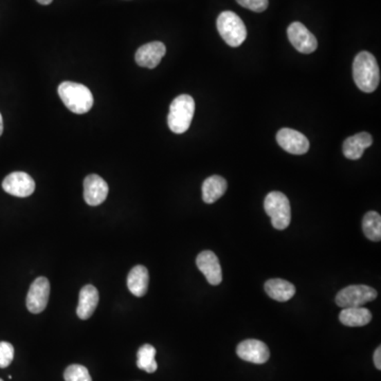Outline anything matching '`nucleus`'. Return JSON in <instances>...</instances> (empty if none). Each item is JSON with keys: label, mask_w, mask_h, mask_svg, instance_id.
<instances>
[{"label": "nucleus", "mask_w": 381, "mask_h": 381, "mask_svg": "<svg viewBox=\"0 0 381 381\" xmlns=\"http://www.w3.org/2000/svg\"><path fill=\"white\" fill-rule=\"evenodd\" d=\"M236 354L239 358L255 364H263L270 357L268 346L264 342L255 339H248L237 345Z\"/></svg>", "instance_id": "nucleus-11"}, {"label": "nucleus", "mask_w": 381, "mask_h": 381, "mask_svg": "<svg viewBox=\"0 0 381 381\" xmlns=\"http://www.w3.org/2000/svg\"><path fill=\"white\" fill-rule=\"evenodd\" d=\"M265 291L273 300L279 302H286L290 300L295 293L296 287L293 286L288 281L282 279H272L265 283Z\"/></svg>", "instance_id": "nucleus-18"}, {"label": "nucleus", "mask_w": 381, "mask_h": 381, "mask_svg": "<svg viewBox=\"0 0 381 381\" xmlns=\"http://www.w3.org/2000/svg\"><path fill=\"white\" fill-rule=\"evenodd\" d=\"M340 322L350 327L364 326L372 320V314L364 307H349L343 308L340 313Z\"/></svg>", "instance_id": "nucleus-19"}, {"label": "nucleus", "mask_w": 381, "mask_h": 381, "mask_svg": "<svg viewBox=\"0 0 381 381\" xmlns=\"http://www.w3.org/2000/svg\"><path fill=\"white\" fill-rule=\"evenodd\" d=\"M109 191L106 181L97 175H89L84 180V199L87 205L93 207L101 205L107 198Z\"/></svg>", "instance_id": "nucleus-13"}, {"label": "nucleus", "mask_w": 381, "mask_h": 381, "mask_svg": "<svg viewBox=\"0 0 381 381\" xmlns=\"http://www.w3.org/2000/svg\"><path fill=\"white\" fill-rule=\"evenodd\" d=\"M279 145L287 153L292 155H304L309 151L308 139L300 131L292 129H282L277 133Z\"/></svg>", "instance_id": "nucleus-9"}, {"label": "nucleus", "mask_w": 381, "mask_h": 381, "mask_svg": "<svg viewBox=\"0 0 381 381\" xmlns=\"http://www.w3.org/2000/svg\"><path fill=\"white\" fill-rule=\"evenodd\" d=\"M363 232L369 239L379 241L381 239V216L375 211H370L363 217Z\"/></svg>", "instance_id": "nucleus-22"}, {"label": "nucleus", "mask_w": 381, "mask_h": 381, "mask_svg": "<svg viewBox=\"0 0 381 381\" xmlns=\"http://www.w3.org/2000/svg\"><path fill=\"white\" fill-rule=\"evenodd\" d=\"M37 3H41V5L48 6L53 1V0H37Z\"/></svg>", "instance_id": "nucleus-27"}, {"label": "nucleus", "mask_w": 381, "mask_h": 381, "mask_svg": "<svg viewBox=\"0 0 381 381\" xmlns=\"http://www.w3.org/2000/svg\"><path fill=\"white\" fill-rule=\"evenodd\" d=\"M195 113V101L191 95H181L173 100L167 115V124L173 133H185L191 127Z\"/></svg>", "instance_id": "nucleus-3"}, {"label": "nucleus", "mask_w": 381, "mask_h": 381, "mask_svg": "<svg viewBox=\"0 0 381 381\" xmlns=\"http://www.w3.org/2000/svg\"><path fill=\"white\" fill-rule=\"evenodd\" d=\"M373 145L372 136L369 133H359L349 137L343 142V155L350 160H358L366 149Z\"/></svg>", "instance_id": "nucleus-15"}, {"label": "nucleus", "mask_w": 381, "mask_h": 381, "mask_svg": "<svg viewBox=\"0 0 381 381\" xmlns=\"http://www.w3.org/2000/svg\"><path fill=\"white\" fill-rule=\"evenodd\" d=\"M241 7L251 10V11L261 13L268 8V0H236Z\"/></svg>", "instance_id": "nucleus-25"}, {"label": "nucleus", "mask_w": 381, "mask_h": 381, "mask_svg": "<svg viewBox=\"0 0 381 381\" xmlns=\"http://www.w3.org/2000/svg\"><path fill=\"white\" fill-rule=\"evenodd\" d=\"M167 53V48L161 41H151L141 46L136 52V63L140 67L154 69L160 64Z\"/></svg>", "instance_id": "nucleus-12"}, {"label": "nucleus", "mask_w": 381, "mask_h": 381, "mask_svg": "<svg viewBox=\"0 0 381 381\" xmlns=\"http://www.w3.org/2000/svg\"><path fill=\"white\" fill-rule=\"evenodd\" d=\"M59 95L65 106L77 115L89 113L93 107V93L82 84L64 82L59 86Z\"/></svg>", "instance_id": "nucleus-2"}, {"label": "nucleus", "mask_w": 381, "mask_h": 381, "mask_svg": "<svg viewBox=\"0 0 381 381\" xmlns=\"http://www.w3.org/2000/svg\"><path fill=\"white\" fill-rule=\"evenodd\" d=\"M14 358V348L11 343L0 342V368L5 369L11 364Z\"/></svg>", "instance_id": "nucleus-24"}, {"label": "nucleus", "mask_w": 381, "mask_h": 381, "mask_svg": "<svg viewBox=\"0 0 381 381\" xmlns=\"http://www.w3.org/2000/svg\"><path fill=\"white\" fill-rule=\"evenodd\" d=\"M374 363L378 370H381V348H377L374 353Z\"/></svg>", "instance_id": "nucleus-26"}, {"label": "nucleus", "mask_w": 381, "mask_h": 381, "mask_svg": "<svg viewBox=\"0 0 381 381\" xmlns=\"http://www.w3.org/2000/svg\"><path fill=\"white\" fill-rule=\"evenodd\" d=\"M65 381H93L87 368L81 364H73L68 366L64 373Z\"/></svg>", "instance_id": "nucleus-23"}, {"label": "nucleus", "mask_w": 381, "mask_h": 381, "mask_svg": "<svg viewBox=\"0 0 381 381\" xmlns=\"http://www.w3.org/2000/svg\"><path fill=\"white\" fill-rule=\"evenodd\" d=\"M50 296V283L41 277L32 283L27 295V308L32 314H41L47 307Z\"/></svg>", "instance_id": "nucleus-8"}, {"label": "nucleus", "mask_w": 381, "mask_h": 381, "mask_svg": "<svg viewBox=\"0 0 381 381\" xmlns=\"http://www.w3.org/2000/svg\"><path fill=\"white\" fill-rule=\"evenodd\" d=\"M216 25L221 37L231 47H239L246 41V26L234 12L225 11L219 14Z\"/></svg>", "instance_id": "nucleus-4"}, {"label": "nucleus", "mask_w": 381, "mask_h": 381, "mask_svg": "<svg viewBox=\"0 0 381 381\" xmlns=\"http://www.w3.org/2000/svg\"><path fill=\"white\" fill-rule=\"evenodd\" d=\"M196 265L211 285H219L223 281V272L219 257L212 251H203L196 259Z\"/></svg>", "instance_id": "nucleus-14"}, {"label": "nucleus", "mask_w": 381, "mask_h": 381, "mask_svg": "<svg viewBox=\"0 0 381 381\" xmlns=\"http://www.w3.org/2000/svg\"><path fill=\"white\" fill-rule=\"evenodd\" d=\"M377 298V291L366 285H352L339 291L336 303L341 308L361 307Z\"/></svg>", "instance_id": "nucleus-6"}, {"label": "nucleus", "mask_w": 381, "mask_h": 381, "mask_svg": "<svg viewBox=\"0 0 381 381\" xmlns=\"http://www.w3.org/2000/svg\"><path fill=\"white\" fill-rule=\"evenodd\" d=\"M156 349L153 345L145 344L139 349L137 354V366L147 373H155L158 369L156 362Z\"/></svg>", "instance_id": "nucleus-21"}, {"label": "nucleus", "mask_w": 381, "mask_h": 381, "mask_svg": "<svg viewBox=\"0 0 381 381\" xmlns=\"http://www.w3.org/2000/svg\"><path fill=\"white\" fill-rule=\"evenodd\" d=\"M0 381H3V379H0Z\"/></svg>", "instance_id": "nucleus-29"}, {"label": "nucleus", "mask_w": 381, "mask_h": 381, "mask_svg": "<svg viewBox=\"0 0 381 381\" xmlns=\"http://www.w3.org/2000/svg\"><path fill=\"white\" fill-rule=\"evenodd\" d=\"M353 77L357 87L363 93H374L380 82V71L374 55L362 51L355 57Z\"/></svg>", "instance_id": "nucleus-1"}, {"label": "nucleus", "mask_w": 381, "mask_h": 381, "mask_svg": "<svg viewBox=\"0 0 381 381\" xmlns=\"http://www.w3.org/2000/svg\"><path fill=\"white\" fill-rule=\"evenodd\" d=\"M3 189L13 196L28 197L33 194L35 183L25 171H14L3 181Z\"/></svg>", "instance_id": "nucleus-10"}, {"label": "nucleus", "mask_w": 381, "mask_h": 381, "mask_svg": "<svg viewBox=\"0 0 381 381\" xmlns=\"http://www.w3.org/2000/svg\"><path fill=\"white\" fill-rule=\"evenodd\" d=\"M287 35H288L289 41L291 45L296 48L301 53L309 55L316 51L318 48V41L314 34L311 33L303 24L299 21L289 25L287 29Z\"/></svg>", "instance_id": "nucleus-7"}, {"label": "nucleus", "mask_w": 381, "mask_h": 381, "mask_svg": "<svg viewBox=\"0 0 381 381\" xmlns=\"http://www.w3.org/2000/svg\"><path fill=\"white\" fill-rule=\"evenodd\" d=\"M3 115H1V113H0V136L3 135Z\"/></svg>", "instance_id": "nucleus-28"}, {"label": "nucleus", "mask_w": 381, "mask_h": 381, "mask_svg": "<svg viewBox=\"0 0 381 381\" xmlns=\"http://www.w3.org/2000/svg\"><path fill=\"white\" fill-rule=\"evenodd\" d=\"M264 207L275 229L284 230L290 225L291 207L286 195L281 192L269 193L265 198Z\"/></svg>", "instance_id": "nucleus-5"}, {"label": "nucleus", "mask_w": 381, "mask_h": 381, "mask_svg": "<svg viewBox=\"0 0 381 381\" xmlns=\"http://www.w3.org/2000/svg\"><path fill=\"white\" fill-rule=\"evenodd\" d=\"M99 304V291L93 285H86L80 292L77 315L82 320H87L93 316Z\"/></svg>", "instance_id": "nucleus-16"}, {"label": "nucleus", "mask_w": 381, "mask_h": 381, "mask_svg": "<svg viewBox=\"0 0 381 381\" xmlns=\"http://www.w3.org/2000/svg\"><path fill=\"white\" fill-rule=\"evenodd\" d=\"M203 199L205 203H214L219 201L227 191V181L223 177H209L203 183Z\"/></svg>", "instance_id": "nucleus-20"}, {"label": "nucleus", "mask_w": 381, "mask_h": 381, "mask_svg": "<svg viewBox=\"0 0 381 381\" xmlns=\"http://www.w3.org/2000/svg\"><path fill=\"white\" fill-rule=\"evenodd\" d=\"M149 275L147 267L137 265L129 271L127 277V287L133 296L141 298L147 292L149 288Z\"/></svg>", "instance_id": "nucleus-17"}]
</instances>
